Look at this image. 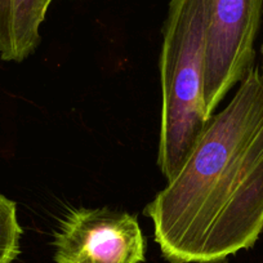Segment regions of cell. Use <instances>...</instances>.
<instances>
[{
    "instance_id": "6da1fadb",
    "label": "cell",
    "mask_w": 263,
    "mask_h": 263,
    "mask_svg": "<svg viewBox=\"0 0 263 263\" xmlns=\"http://www.w3.org/2000/svg\"><path fill=\"white\" fill-rule=\"evenodd\" d=\"M171 263H218L263 231V78L252 67L145 208Z\"/></svg>"
},
{
    "instance_id": "7a4b0ae2",
    "label": "cell",
    "mask_w": 263,
    "mask_h": 263,
    "mask_svg": "<svg viewBox=\"0 0 263 263\" xmlns=\"http://www.w3.org/2000/svg\"><path fill=\"white\" fill-rule=\"evenodd\" d=\"M209 0H171L160 53L161 118L158 165L178 172L211 116L204 101Z\"/></svg>"
},
{
    "instance_id": "3957f363",
    "label": "cell",
    "mask_w": 263,
    "mask_h": 263,
    "mask_svg": "<svg viewBox=\"0 0 263 263\" xmlns=\"http://www.w3.org/2000/svg\"><path fill=\"white\" fill-rule=\"evenodd\" d=\"M263 0H209L204 101L212 116L254 63Z\"/></svg>"
},
{
    "instance_id": "277c9868",
    "label": "cell",
    "mask_w": 263,
    "mask_h": 263,
    "mask_svg": "<svg viewBox=\"0 0 263 263\" xmlns=\"http://www.w3.org/2000/svg\"><path fill=\"white\" fill-rule=\"evenodd\" d=\"M54 249L55 263H141L146 240L128 212L79 208L61 219Z\"/></svg>"
},
{
    "instance_id": "5b68a950",
    "label": "cell",
    "mask_w": 263,
    "mask_h": 263,
    "mask_svg": "<svg viewBox=\"0 0 263 263\" xmlns=\"http://www.w3.org/2000/svg\"><path fill=\"white\" fill-rule=\"evenodd\" d=\"M53 0H0V57L22 62L36 50Z\"/></svg>"
},
{
    "instance_id": "8992f818",
    "label": "cell",
    "mask_w": 263,
    "mask_h": 263,
    "mask_svg": "<svg viewBox=\"0 0 263 263\" xmlns=\"http://www.w3.org/2000/svg\"><path fill=\"white\" fill-rule=\"evenodd\" d=\"M21 235L16 203L0 194V263H12L16 259Z\"/></svg>"
},
{
    "instance_id": "52a82bcc",
    "label": "cell",
    "mask_w": 263,
    "mask_h": 263,
    "mask_svg": "<svg viewBox=\"0 0 263 263\" xmlns=\"http://www.w3.org/2000/svg\"><path fill=\"white\" fill-rule=\"evenodd\" d=\"M260 74H262V78H263V44H262V71H260Z\"/></svg>"
}]
</instances>
